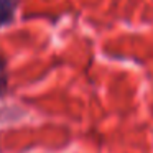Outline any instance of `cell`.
I'll return each instance as SVG.
<instances>
[{
	"instance_id": "obj_1",
	"label": "cell",
	"mask_w": 153,
	"mask_h": 153,
	"mask_svg": "<svg viewBox=\"0 0 153 153\" xmlns=\"http://www.w3.org/2000/svg\"><path fill=\"white\" fill-rule=\"evenodd\" d=\"M17 0H0V27L8 25L15 17Z\"/></svg>"
},
{
	"instance_id": "obj_2",
	"label": "cell",
	"mask_w": 153,
	"mask_h": 153,
	"mask_svg": "<svg viewBox=\"0 0 153 153\" xmlns=\"http://www.w3.org/2000/svg\"><path fill=\"white\" fill-rule=\"evenodd\" d=\"M5 87H7V73H5V63L0 58V94H4Z\"/></svg>"
}]
</instances>
